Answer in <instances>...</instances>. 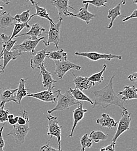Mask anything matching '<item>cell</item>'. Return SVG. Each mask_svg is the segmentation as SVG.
<instances>
[{
    "label": "cell",
    "mask_w": 137,
    "mask_h": 151,
    "mask_svg": "<svg viewBox=\"0 0 137 151\" xmlns=\"http://www.w3.org/2000/svg\"><path fill=\"white\" fill-rule=\"evenodd\" d=\"M125 2L124 1H121L115 7L109 9L107 18L110 19V22L109 24V26L106 27L107 29H110L112 27L115 20L117 19L118 17L121 15V13H120L121 5L122 4H125Z\"/></svg>",
    "instance_id": "603a6c76"
},
{
    "label": "cell",
    "mask_w": 137,
    "mask_h": 151,
    "mask_svg": "<svg viewBox=\"0 0 137 151\" xmlns=\"http://www.w3.org/2000/svg\"><path fill=\"white\" fill-rule=\"evenodd\" d=\"M55 94H56V91L53 92L46 90L37 93L28 94L26 96L34 98L45 102L54 103L57 101V96L55 95Z\"/></svg>",
    "instance_id": "7c38bea8"
},
{
    "label": "cell",
    "mask_w": 137,
    "mask_h": 151,
    "mask_svg": "<svg viewBox=\"0 0 137 151\" xmlns=\"http://www.w3.org/2000/svg\"><path fill=\"white\" fill-rule=\"evenodd\" d=\"M40 151H64L62 150H59L58 149H56L51 147L48 143H46V144L42 146L40 148Z\"/></svg>",
    "instance_id": "d590c367"
},
{
    "label": "cell",
    "mask_w": 137,
    "mask_h": 151,
    "mask_svg": "<svg viewBox=\"0 0 137 151\" xmlns=\"http://www.w3.org/2000/svg\"><path fill=\"white\" fill-rule=\"evenodd\" d=\"M88 136L89 138L95 143H98L101 141H104L108 138L107 134H104L99 130H94L91 132Z\"/></svg>",
    "instance_id": "f1b7e54d"
},
{
    "label": "cell",
    "mask_w": 137,
    "mask_h": 151,
    "mask_svg": "<svg viewBox=\"0 0 137 151\" xmlns=\"http://www.w3.org/2000/svg\"><path fill=\"white\" fill-rule=\"evenodd\" d=\"M131 122V114L128 113V110L123 111L121 113V119L119 122L118 123L117 131L112 140V144L116 145L117 139L118 138V137L123 133L130 130Z\"/></svg>",
    "instance_id": "5b68a950"
},
{
    "label": "cell",
    "mask_w": 137,
    "mask_h": 151,
    "mask_svg": "<svg viewBox=\"0 0 137 151\" xmlns=\"http://www.w3.org/2000/svg\"><path fill=\"white\" fill-rule=\"evenodd\" d=\"M81 148L80 151H85L86 148H90L93 145V141L89 138L88 134H84L80 139Z\"/></svg>",
    "instance_id": "1f68e13d"
},
{
    "label": "cell",
    "mask_w": 137,
    "mask_h": 151,
    "mask_svg": "<svg viewBox=\"0 0 137 151\" xmlns=\"http://www.w3.org/2000/svg\"><path fill=\"white\" fill-rule=\"evenodd\" d=\"M48 122V131L47 135L50 136V140L53 137H56L58 141V150H61V128L62 126H59L58 118L56 116L49 114L47 116Z\"/></svg>",
    "instance_id": "3957f363"
},
{
    "label": "cell",
    "mask_w": 137,
    "mask_h": 151,
    "mask_svg": "<svg viewBox=\"0 0 137 151\" xmlns=\"http://www.w3.org/2000/svg\"><path fill=\"white\" fill-rule=\"evenodd\" d=\"M46 67L47 66H44V63L41 65L40 69V76H41L43 77L42 84L43 87L47 88V90L52 91L53 88L56 87L55 84L57 81L53 79L51 73L46 70Z\"/></svg>",
    "instance_id": "30bf717a"
},
{
    "label": "cell",
    "mask_w": 137,
    "mask_h": 151,
    "mask_svg": "<svg viewBox=\"0 0 137 151\" xmlns=\"http://www.w3.org/2000/svg\"><path fill=\"white\" fill-rule=\"evenodd\" d=\"M28 78H21L19 82V86L17 88V91L15 96V99L17 101V104H20L22 99L27 96L28 94V91H30V90L26 89L25 88V83Z\"/></svg>",
    "instance_id": "d4e9b609"
},
{
    "label": "cell",
    "mask_w": 137,
    "mask_h": 151,
    "mask_svg": "<svg viewBox=\"0 0 137 151\" xmlns=\"http://www.w3.org/2000/svg\"><path fill=\"white\" fill-rule=\"evenodd\" d=\"M3 60V58L2 57H0V60ZM0 67H2V65L0 64Z\"/></svg>",
    "instance_id": "ee69618b"
},
{
    "label": "cell",
    "mask_w": 137,
    "mask_h": 151,
    "mask_svg": "<svg viewBox=\"0 0 137 151\" xmlns=\"http://www.w3.org/2000/svg\"><path fill=\"white\" fill-rule=\"evenodd\" d=\"M24 28H30V25L29 24V23H15V24L14 25V28L12 35L10 36V40H13L14 38L17 35H19L20 32Z\"/></svg>",
    "instance_id": "d6a6232c"
},
{
    "label": "cell",
    "mask_w": 137,
    "mask_h": 151,
    "mask_svg": "<svg viewBox=\"0 0 137 151\" xmlns=\"http://www.w3.org/2000/svg\"><path fill=\"white\" fill-rule=\"evenodd\" d=\"M4 130V127L0 128V151H4V148L5 147V142L2 137V132Z\"/></svg>",
    "instance_id": "8d00e7d4"
},
{
    "label": "cell",
    "mask_w": 137,
    "mask_h": 151,
    "mask_svg": "<svg viewBox=\"0 0 137 151\" xmlns=\"http://www.w3.org/2000/svg\"><path fill=\"white\" fill-rule=\"evenodd\" d=\"M69 91L71 92V94L74 96L75 100L78 102L81 101H86L90 103L91 105H94L93 101L86 95L82 91H80L78 88L72 89L71 88H69Z\"/></svg>",
    "instance_id": "4316f807"
},
{
    "label": "cell",
    "mask_w": 137,
    "mask_h": 151,
    "mask_svg": "<svg viewBox=\"0 0 137 151\" xmlns=\"http://www.w3.org/2000/svg\"><path fill=\"white\" fill-rule=\"evenodd\" d=\"M96 122L97 124H100L102 127H107L110 129L116 127L118 124L117 122L106 113H103L101 118L98 119Z\"/></svg>",
    "instance_id": "7402d4cb"
},
{
    "label": "cell",
    "mask_w": 137,
    "mask_h": 151,
    "mask_svg": "<svg viewBox=\"0 0 137 151\" xmlns=\"http://www.w3.org/2000/svg\"><path fill=\"white\" fill-rule=\"evenodd\" d=\"M14 117H15V116H14V114H9L8 116V119H12V118H14Z\"/></svg>",
    "instance_id": "b9f144b4"
},
{
    "label": "cell",
    "mask_w": 137,
    "mask_h": 151,
    "mask_svg": "<svg viewBox=\"0 0 137 151\" xmlns=\"http://www.w3.org/2000/svg\"><path fill=\"white\" fill-rule=\"evenodd\" d=\"M14 18L8 12L4 11L0 14V28L6 29L15 24Z\"/></svg>",
    "instance_id": "cb8c5ba5"
},
{
    "label": "cell",
    "mask_w": 137,
    "mask_h": 151,
    "mask_svg": "<svg viewBox=\"0 0 137 151\" xmlns=\"http://www.w3.org/2000/svg\"><path fill=\"white\" fill-rule=\"evenodd\" d=\"M107 2H108V1H106V0H94V1H82V3L84 4H88L89 5L92 4L98 8L101 6L107 7L105 4Z\"/></svg>",
    "instance_id": "836d02e7"
},
{
    "label": "cell",
    "mask_w": 137,
    "mask_h": 151,
    "mask_svg": "<svg viewBox=\"0 0 137 151\" xmlns=\"http://www.w3.org/2000/svg\"><path fill=\"white\" fill-rule=\"evenodd\" d=\"M45 39L44 37H42L36 40H33L30 37L26 39V40L23 41L21 44H15L13 47L12 50L17 51L20 52H31L32 54L35 52L36 48L39 43L40 41Z\"/></svg>",
    "instance_id": "ba28073f"
},
{
    "label": "cell",
    "mask_w": 137,
    "mask_h": 151,
    "mask_svg": "<svg viewBox=\"0 0 137 151\" xmlns=\"http://www.w3.org/2000/svg\"><path fill=\"white\" fill-rule=\"evenodd\" d=\"M107 68V65H104L103 66V68L101 71L99 72L95 73L92 76H91L89 77H88V79L89 81L94 83H98V84H100L104 80L103 77V73L106 71Z\"/></svg>",
    "instance_id": "4dcf8cb0"
},
{
    "label": "cell",
    "mask_w": 137,
    "mask_h": 151,
    "mask_svg": "<svg viewBox=\"0 0 137 151\" xmlns=\"http://www.w3.org/2000/svg\"><path fill=\"white\" fill-rule=\"evenodd\" d=\"M62 18L59 17L57 23L55 24L49 22L50 28L47 33V40L44 41L45 46H49L50 44L53 43L56 48H59V44L60 41V29L62 24Z\"/></svg>",
    "instance_id": "277c9868"
},
{
    "label": "cell",
    "mask_w": 137,
    "mask_h": 151,
    "mask_svg": "<svg viewBox=\"0 0 137 151\" xmlns=\"http://www.w3.org/2000/svg\"><path fill=\"white\" fill-rule=\"evenodd\" d=\"M2 9H4V7H3V6H2V5H0V11H1V10H2Z\"/></svg>",
    "instance_id": "7bdbcfd3"
},
{
    "label": "cell",
    "mask_w": 137,
    "mask_h": 151,
    "mask_svg": "<svg viewBox=\"0 0 137 151\" xmlns=\"http://www.w3.org/2000/svg\"><path fill=\"white\" fill-rule=\"evenodd\" d=\"M5 105H0V123H4L8 122V116L9 114L8 110L4 109Z\"/></svg>",
    "instance_id": "e575fe53"
},
{
    "label": "cell",
    "mask_w": 137,
    "mask_h": 151,
    "mask_svg": "<svg viewBox=\"0 0 137 151\" xmlns=\"http://www.w3.org/2000/svg\"><path fill=\"white\" fill-rule=\"evenodd\" d=\"M115 77V75H114L110 78L109 83L104 88L92 92L95 96L93 108L97 105L101 106L103 109H106L112 105H115L120 108L123 111L127 110L124 105V102L121 98H118L117 94L114 90L113 80Z\"/></svg>",
    "instance_id": "6da1fadb"
},
{
    "label": "cell",
    "mask_w": 137,
    "mask_h": 151,
    "mask_svg": "<svg viewBox=\"0 0 137 151\" xmlns=\"http://www.w3.org/2000/svg\"><path fill=\"white\" fill-rule=\"evenodd\" d=\"M22 53L17 51L11 50V51H8L6 50L1 51L0 52V57L3 58V65L2 67V70L4 72L6 66L8 63L12 60H15L18 57L21 55Z\"/></svg>",
    "instance_id": "e0dca14e"
},
{
    "label": "cell",
    "mask_w": 137,
    "mask_h": 151,
    "mask_svg": "<svg viewBox=\"0 0 137 151\" xmlns=\"http://www.w3.org/2000/svg\"><path fill=\"white\" fill-rule=\"evenodd\" d=\"M88 112L87 109L83 108V103L80 102V104L78 106V107L73 111V117H74V124L72 127L71 133L68 135L69 137H72L73 136V134L74 132L75 129L78 124L79 122L82 120L84 117L85 113Z\"/></svg>",
    "instance_id": "5bb4252c"
},
{
    "label": "cell",
    "mask_w": 137,
    "mask_h": 151,
    "mask_svg": "<svg viewBox=\"0 0 137 151\" xmlns=\"http://www.w3.org/2000/svg\"><path fill=\"white\" fill-rule=\"evenodd\" d=\"M46 57L53 60H67V53L64 52L63 49H60L46 53Z\"/></svg>",
    "instance_id": "83f0119b"
},
{
    "label": "cell",
    "mask_w": 137,
    "mask_h": 151,
    "mask_svg": "<svg viewBox=\"0 0 137 151\" xmlns=\"http://www.w3.org/2000/svg\"><path fill=\"white\" fill-rule=\"evenodd\" d=\"M89 4H84V6L80 8L79 10V12L77 14H73L72 17H75L78 19L83 20L87 24H88L91 20H93L96 18V15L91 14L88 10Z\"/></svg>",
    "instance_id": "d6986e66"
},
{
    "label": "cell",
    "mask_w": 137,
    "mask_h": 151,
    "mask_svg": "<svg viewBox=\"0 0 137 151\" xmlns=\"http://www.w3.org/2000/svg\"><path fill=\"white\" fill-rule=\"evenodd\" d=\"M75 55L85 57L92 61H98L100 59H106L110 61L113 59H121L122 57L121 55H113V54H100L96 52H78L75 53Z\"/></svg>",
    "instance_id": "9c48e42d"
},
{
    "label": "cell",
    "mask_w": 137,
    "mask_h": 151,
    "mask_svg": "<svg viewBox=\"0 0 137 151\" xmlns=\"http://www.w3.org/2000/svg\"><path fill=\"white\" fill-rule=\"evenodd\" d=\"M115 145L113 144H109L106 147H101L100 148V151H115Z\"/></svg>",
    "instance_id": "74e56055"
},
{
    "label": "cell",
    "mask_w": 137,
    "mask_h": 151,
    "mask_svg": "<svg viewBox=\"0 0 137 151\" xmlns=\"http://www.w3.org/2000/svg\"><path fill=\"white\" fill-rule=\"evenodd\" d=\"M57 105L53 109L47 111V113L49 114H51L56 111H61L69 109L72 106H78L80 104V102H78L75 99L69 90L67 91L64 94H61V90H58L57 91Z\"/></svg>",
    "instance_id": "7a4b0ae2"
},
{
    "label": "cell",
    "mask_w": 137,
    "mask_h": 151,
    "mask_svg": "<svg viewBox=\"0 0 137 151\" xmlns=\"http://www.w3.org/2000/svg\"><path fill=\"white\" fill-rule=\"evenodd\" d=\"M46 31V29L42 27L39 23L33 24L29 32L17 35L15 37H19L24 36H29L32 38L33 40H36L39 38V37L43 32Z\"/></svg>",
    "instance_id": "ac0fdd59"
},
{
    "label": "cell",
    "mask_w": 137,
    "mask_h": 151,
    "mask_svg": "<svg viewBox=\"0 0 137 151\" xmlns=\"http://www.w3.org/2000/svg\"><path fill=\"white\" fill-rule=\"evenodd\" d=\"M30 16V11L28 9V5L26 4V10L20 14H17L14 18L15 21L18 22V23H29V18Z\"/></svg>",
    "instance_id": "f546056e"
},
{
    "label": "cell",
    "mask_w": 137,
    "mask_h": 151,
    "mask_svg": "<svg viewBox=\"0 0 137 151\" xmlns=\"http://www.w3.org/2000/svg\"><path fill=\"white\" fill-rule=\"evenodd\" d=\"M69 1L68 0H57V1H53L52 5L53 6H55L56 9L58 11L59 17H61L63 15L65 17H72L74 14L72 12H70L68 11V8H70L72 9L73 10L75 11L74 8L70 6L69 4Z\"/></svg>",
    "instance_id": "8fae6325"
},
{
    "label": "cell",
    "mask_w": 137,
    "mask_h": 151,
    "mask_svg": "<svg viewBox=\"0 0 137 151\" xmlns=\"http://www.w3.org/2000/svg\"><path fill=\"white\" fill-rule=\"evenodd\" d=\"M47 49L44 48L38 52H35L32 55L33 57L30 60V65L31 68L34 70L35 69H40V66L44 63V60L46 58Z\"/></svg>",
    "instance_id": "4fadbf2b"
},
{
    "label": "cell",
    "mask_w": 137,
    "mask_h": 151,
    "mask_svg": "<svg viewBox=\"0 0 137 151\" xmlns=\"http://www.w3.org/2000/svg\"><path fill=\"white\" fill-rule=\"evenodd\" d=\"M117 95H122V98L121 99L124 102L127 100L136 99L137 98V88L134 86H125L124 89L119 92Z\"/></svg>",
    "instance_id": "44dd1931"
},
{
    "label": "cell",
    "mask_w": 137,
    "mask_h": 151,
    "mask_svg": "<svg viewBox=\"0 0 137 151\" xmlns=\"http://www.w3.org/2000/svg\"><path fill=\"white\" fill-rule=\"evenodd\" d=\"M29 2L31 3V5H32L35 8L36 11L35 14L30 15V18H29V20H30V19H32L33 17H34L35 16H38L40 18L47 19L49 21V22L53 24H56L54 23L53 20L50 17L49 14H48L46 9L45 8H41L39 6V2H36L34 1H32V0H30Z\"/></svg>",
    "instance_id": "ffe728a7"
},
{
    "label": "cell",
    "mask_w": 137,
    "mask_h": 151,
    "mask_svg": "<svg viewBox=\"0 0 137 151\" xmlns=\"http://www.w3.org/2000/svg\"><path fill=\"white\" fill-rule=\"evenodd\" d=\"M0 39L2 44V51L6 50L8 51H11L17 42V40H10V36L6 35L5 34H1Z\"/></svg>",
    "instance_id": "484cf974"
},
{
    "label": "cell",
    "mask_w": 137,
    "mask_h": 151,
    "mask_svg": "<svg viewBox=\"0 0 137 151\" xmlns=\"http://www.w3.org/2000/svg\"><path fill=\"white\" fill-rule=\"evenodd\" d=\"M72 82L75 84V88H78L81 91L88 90L95 86V83L89 81L87 77H75Z\"/></svg>",
    "instance_id": "9a60e30c"
},
{
    "label": "cell",
    "mask_w": 137,
    "mask_h": 151,
    "mask_svg": "<svg viewBox=\"0 0 137 151\" xmlns=\"http://www.w3.org/2000/svg\"><path fill=\"white\" fill-rule=\"evenodd\" d=\"M4 72H3L2 70V69H0V75L1 74V73H4Z\"/></svg>",
    "instance_id": "f6af8a7d"
},
{
    "label": "cell",
    "mask_w": 137,
    "mask_h": 151,
    "mask_svg": "<svg viewBox=\"0 0 137 151\" xmlns=\"http://www.w3.org/2000/svg\"><path fill=\"white\" fill-rule=\"evenodd\" d=\"M29 120H28L26 124L23 126L14 125L13 126L12 130L7 134V136L12 135L14 137L15 142L18 145H22L25 140V138L31 130L29 127Z\"/></svg>",
    "instance_id": "8992f818"
},
{
    "label": "cell",
    "mask_w": 137,
    "mask_h": 151,
    "mask_svg": "<svg viewBox=\"0 0 137 151\" xmlns=\"http://www.w3.org/2000/svg\"><path fill=\"white\" fill-rule=\"evenodd\" d=\"M17 88L16 89H10L9 88H4L2 92L0 95V105H5L6 103L10 102H14L17 104L15 99L16 94L17 91Z\"/></svg>",
    "instance_id": "2e32d148"
},
{
    "label": "cell",
    "mask_w": 137,
    "mask_h": 151,
    "mask_svg": "<svg viewBox=\"0 0 137 151\" xmlns=\"http://www.w3.org/2000/svg\"><path fill=\"white\" fill-rule=\"evenodd\" d=\"M137 9L134 10V11L133 12V13L131 14L130 16H129V17H124V19H123V22H126V21L129 20L130 19H133V18L136 19L137 18Z\"/></svg>",
    "instance_id": "f35d334b"
},
{
    "label": "cell",
    "mask_w": 137,
    "mask_h": 151,
    "mask_svg": "<svg viewBox=\"0 0 137 151\" xmlns=\"http://www.w3.org/2000/svg\"><path fill=\"white\" fill-rule=\"evenodd\" d=\"M56 65L55 74L57 75L59 79H62L65 74L70 70L75 69L80 70L81 67L68 60H54Z\"/></svg>",
    "instance_id": "52a82bcc"
},
{
    "label": "cell",
    "mask_w": 137,
    "mask_h": 151,
    "mask_svg": "<svg viewBox=\"0 0 137 151\" xmlns=\"http://www.w3.org/2000/svg\"><path fill=\"white\" fill-rule=\"evenodd\" d=\"M137 72H135V73H133V74L128 76V78L131 81L136 82V81H137Z\"/></svg>",
    "instance_id": "60d3db41"
},
{
    "label": "cell",
    "mask_w": 137,
    "mask_h": 151,
    "mask_svg": "<svg viewBox=\"0 0 137 151\" xmlns=\"http://www.w3.org/2000/svg\"><path fill=\"white\" fill-rule=\"evenodd\" d=\"M18 117H19V116H15V117H14V118H12V119H8V123H9L11 125H12V126L16 125V124H17V123H18Z\"/></svg>",
    "instance_id": "ab89813d"
}]
</instances>
